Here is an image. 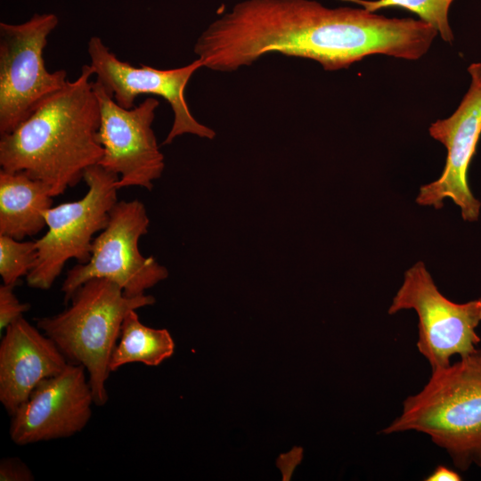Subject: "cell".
I'll list each match as a JSON object with an SVG mask.
<instances>
[{
  "mask_svg": "<svg viewBox=\"0 0 481 481\" xmlns=\"http://www.w3.org/2000/svg\"><path fill=\"white\" fill-rule=\"evenodd\" d=\"M119 177L100 165L88 167L85 180L88 189L76 201L59 204L45 213L46 233L37 241V260L26 276L29 287L48 289L69 259L88 262L94 234L109 222L110 212L118 201Z\"/></svg>",
  "mask_w": 481,
  "mask_h": 481,
  "instance_id": "obj_6",
  "label": "cell"
},
{
  "mask_svg": "<svg viewBox=\"0 0 481 481\" xmlns=\"http://www.w3.org/2000/svg\"><path fill=\"white\" fill-rule=\"evenodd\" d=\"M93 75L90 64L83 65L75 80H68L14 131L1 135V169L26 172L46 183L55 197L77 185L88 167L100 163L101 114L90 81Z\"/></svg>",
  "mask_w": 481,
  "mask_h": 481,
  "instance_id": "obj_2",
  "label": "cell"
},
{
  "mask_svg": "<svg viewBox=\"0 0 481 481\" xmlns=\"http://www.w3.org/2000/svg\"><path fill=\"white\" fill-rule=\"evenodd\" d=\"M93 87L101 114L97 139L103 149L98 165L118 175V190L139 186L151 191L165 167L164 156L151 127L159 100L147 97L139 105L125 109L98 82H93Z\"/></svg>",
  "mask_w": 481,
  "mask_h": 481,
  "instance_id": "obj_9",
  "label": "cell"
},
{
  "mask_svg": "<svg viewBox=\"0 0 481 481\" xmlns=\"http://www.w3.org/2000/svg\"><path fill=\"white\" fill-rule=\"evenodd\" d=\"M468 71L469 87L456 110L428 128L430 136L446 148L445 165L436 180L420 186L416 202L440 209L450 199L461 208L462 218L473 222L481 203L470 191L468 170L481 135V63H471Z\"/></svg>",
  "mask_w": 481,
  "mask_h": 481,
  "instance_id": "obj_11",
  "label": "cell"
},
{
  "mask_svg": "<svg viewBox=\"0 0 481 481\" xmlns=\"http://www.w3.org/2000/svg\"><path fill=\"white\" fill-rule=\"evenodd\" d=\"M135 311H129L124 318L120 339L110 357V371L131 363L157 366L174 353L175 342L168 330L143 324Z\"/></svg>",
  "mask_w": 481,
  "mask_h": 481,
  "instance_id": "obj_15",
  "label": "cell"
},
{
  "mask_svg": "<svg viewBox=\"0 0 481 481\" xmlns=\"http://www.w3.org/2000/svg\"><path fill=\"white\" fill-rule=\"evenodd\" d=\"M69 306L53 316L37 319V327L49 337L70 363L80 364L88 373L94 404L109 399L106 381L112 352L120 336L126 314L151 306V295L127 297L113 281L94 278L72 295ZM68 303V304H69Z\"/></svg>",
  "mask_w": 481,
  "mask_h": 481,
  "instance_id": "obj_4",
  "label": "cell"
},
{
  "mask_svg": "<svg viewBox=\"0 0 481 481\" xmlns=\"http://www.w3.org/2000/svg\"><path fill=\"white\" fill-rule=\"evenodd\" d=\"M15 285L4 284L0 286V330L5 329L17 319L23 316L31 306L20 303L13 292Z\"/></svg>",
  "mask_w": 481,
  "mask_h": 481,
  "instance_id": "obj_18",
  "label": "cell"
},
{
  "mask_svg": "<svg viewBox=\"0 0 481 481\" xmlns=\"http://www.w3.org/2000/svg\"><path fill=\"white\" fill-rule=\"evenodd\" d=\"M356 4L376 12L383 8L399 7L415 13L420 20L435 28L444 42L452 43V30L448 14L454 0H338Z\"/></svg>",
  "mask_w": 481,
  "mask_h": 481,
  "instance_id": "obj_16",
  "label": "cell"
},
{
  "mask_svg": "<svg viewBox=\"0 0 481 481\" xmlns=\"http://www.w3.org/2000/svg\"><path fill=\"white\" fill-rule=\"evenodd\" d=\"M87 53L95 81L119 106L134 108L135 99L142 94L160 96L170 104L174 120L163 144H170L185 134L207 139L216 136L213 129L195 119L184 97L185 86L192 74L203 67L200 59L170 69L148 65L135 67L118 59L97 36L89 38Z\"/></svg>",
  "mask_w": 481,
  "mask_h": 481,
  "instance_id": "obj_10",
  "label": "cell"
},
{
  "mask_svg": "<svg viewBox=\"0 0 481 481\" xmlns=\"http://www.w3.org/2000/svg\"><path fill=\"white\" fill-rule=\"evenodd\" d=\"M23 316L4 330L0 343V402L12 415L43 379L69 364L55 343Z\"/></svg>",
  "mask_w": 481,
  "mask_h": 481,
  "instance_id": "obj_13",
  "label": "cell"
},
{
  "mask_svg": "<svg viewBox=\"0 0 481 481\" xmlns=\"http://www.w3.org/2000/svg\"><path fill=\"white\" fill-rule=\"evenodd\" d=\"M34 479L30 469L19 458L9 457L1 461V481H32Z\"/></svg>",
  "mask_w": 481,
  "mask_h": 481,
  "instance_id": "obj_19",
  "label": "cell"
},
{
  "mask_svg": "<svg viewBox=\"0 0 481 481\" xmlns=\"http://www.w3.org/2000/svg\"><path fill=\"white\" fill-rule=\"evenodd\" d=\"M424 480L426 481H459L461 475L444 465H438Z\"/></svg>",
  "mask_w": 481,
  "mask_h": 481,
  "instance_id": "obj_20",
  "label": "cell"
},
{
  "mask_svg": "<svg viewBox=\"0 0 481 481\" xmlns=\"http://www.w3.org/2000/svg\"><path fill=\"white\" fill-rule=\"evenodd\" d=\"M150 219L138 200L117 201L106 227L94 239L88 262L67 272L61 290L68 304L86 281L103 278L118 284L127 297H138L168 277L167 269L139 250V240L147 234Z\"/></svg>",
  "mask_w": 481,
  "mask_h": 481,
  "instance_id": "obj_7",
  "label": "cell"
},
{
  "mask_svg": "<svg viewBox=\"0 0 481 481\" xmlns=\"http://www.w3.org/2000/svg\"><path fill=\"white\" fill-rule=\"evenodd\" d=\"M405 431L428 435L461 471L481 468V349L432 371L424 387L404 399L401 414L380 433Z\"/></svg>",
  "mask_w": 481,
  "mask_h": 481,
  "instance_id": "obj_3",
  "label": "cell"
},
{
  "mask_svg": "<svg viewBox=\"0 0 481 481\" xmlns=\"http://www.w3.org/2000/svg\"><path fill=\"white\" fill-rule=\"evenodd\" d=\"M58 22L53 13H35L23 23H0V135L14 131L67 84L66 70L49 72L43 57Z\"/></svg>",
  "mask_w": 481,
  "mask_h": 481,
  "instance_id": "obj_5",
  "label": "cell"
},
{
  "mask_svg": "<svg viewBox=\"0 0 481 481\" xmlns=\"http://www.w3.org/2000/svg\"><path fill=\"white\" fill-rule=\"evenodd\" d=\"M412 45L407 18L329 8L314 0H245L202 32L194 53L203 67L216 71L236 70L273 52L333 71L374 54L404 59Z\"/></svg>",
  "mask_w": 481,
  "mask_h": 481,
  "instance_id": "obj_1",
  "label": "cell"
},
{
  "mask_svg": "<svg viewBox=\"0 0 481 481\" xmlns=\"http://www.w3.org/2000/svg\"><path fill=\"white\" fill-rule=\"evenodd\" d=\"M50 187L24 171L0 170V235L22 240L46 226L45 213L53 207Z\"/></svg>",
  "mask_w": 481,
  "mask_h": 481,
  "instance_id": "obj_14",
  "label": "cell"
},
{
  "mask_svg": "<svg viewBox=\"0 0 481 481\" xmlns=\"http://www.w3.org/2000/svg\"><path fill=\"white\" fill-rule=\"evenodd\" d=\"M408 309L418 315L416 346L432 371L449 366L455 355L464 357L477 349L481 298L463 304L451 301L438 289L422 261L404 273L387 313Z\"/></svg>",
  "mask_w": 481,
  "mask_h": 481,
  "instance_id": "obj_8",
  "label": "cell"
},
{
  "mask_svg": "<svg viewBox=\"0 0 481 481\" xmlns=\"http://www.w3.org/2000/svg\"><path fill=\"white\" fill-rule=\"evenodd\" d=\"M86 371L84 366L69 363L61 373L41 380L11 415L12 442L26 445L81 432L94 404Z\"/></svg>",
  "mask_w": 481,
  "mask_h": 481,
  "instance_id": "obj_12",
  "label": "cell"
},
{
  "mask_svg": "<svg viewBox=\"0 0 481 481\" xmlns=\"http://www.w3.org/2000/svg\"><path fill=\"white\" fill-rule=\"evenodd\" d=\"M37 241L0 235V275L4 284L16 285L27 276L37 260Z\"/></svg>",
  "mask_w": 481,
  "mask_h": 481,
  "instance_id": "obj_17",
  "label": "cell"
}]
</instances>
